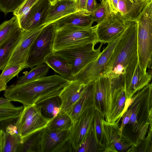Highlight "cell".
<instances>
[{
	"label": "cell",
	"instance_id": "48",
	"mask_svg": "<svg viewBox=\"0 0 152 152\" xmlns=\"http://www.w3.org/2000/svg\"><path fill=\"white\" fill-rule=\"evenodd\" d=\"M70 0V1H76V0Z\"/></svg>",
	"mask_w": 152,
	"mask_h": 152
},
{
	"label": "cell",
	"instance_id": "44",
	"mask_svg": "<svg viewBox=\"0 0 152 152\" xmlns=\"http://www.w3.org/2000/svg\"><path fill=\"white\" fill-rule=\"evenodd\" d=\"M3 132V130L1 128L0 126V152H2Z\"/></svg>",
	"mask_w": 152,
	"mask_h": 152
},
{
	"label": "cell",
	"instance_id": "34",
	"mask_svg": "<svg viewBox=\"0 0 152 152\" xmlns=\"http://www.w3.org/2000/svg\"><path fill=\"white\" fill-rule=\"evenodd\" d=\"M95 10L91 13L94 22L98 24L103 21L107 16L110 11L107 0H102L101 1Z\"/></svg>",
	"mask_w": 152,
	"mask_h": 152
},
{
	"label": "cell",
	"instance_id": "15",
	"mask_svg": "<svg viewBox=\"0 0 152 152\" xmlns=\"http://www.w3.org/2000/svg\"><path fill=\"white\" fill-rule=\"evenodd\" d=\"M51 5L48 0H39L19 22L20 28L23 31H28L42 26Z\"/></svg>",
	"mask_w": 152,
	"mask_h": 152
},
{
	"label": "cell",
	"instance_id": "42",
	"mask_svg": "<svg viewBox=\"0 0 152 152\" xmlns=\"http://www.w3.org/2000/svg\"><path fill=\"white\" fill-rule=\"evenodd\" d=\"M87 0H77L80 10L86 11V7Z\"/></svg>",
	"mask_w": 152,
	"mask_h": 152
},
{
	"label": "cell",
	"instance_id": "35",
	"mask_svg": "<svg viewBox=\"0 0 152 152\" xmlns=\"http://www.w3.org/2000/svg\"><path fill=\"white\" fill-rule=\"evenodd\" d=\"M25 0H0V11L6 15L13 12Z\"/></svg>",
	"mask_w": 152,
	"mask_h": 152
},
{
	"label": "cell",
	"instance_id": "36",
	"mask_svg": "<svg viewBox=\"0 0 152 152\" xmlns=\"http://www.w3.org/2000/svg\"><path fill=\"white\" fill-rule=\"evenodd\" d=\"M39 0H25L13 12L18 18V22L26 15L31 8Z\"/></svg>",
	"mask_w": 152,
	"mask_h": 152
},
{
	"label": "cell",
	"instance_id": "12",
	"mask_svg": "<svg viewBox=\"0 0 152 152\" xmlns=\"http://www.w3.org/2000/svg\"><path fill=\"white\" fill-rule=\"evenodd\" d=\"M104 118H102L101 122L104 152L134 151L130 143L121 139L118 126L119 120L111 123L106 121Z\"/></svg>",
	"mask_w": 152,
	"mask_h": 152
},
{
	"label": "cell",
	"instance_id": "29",
	"mask_svg": "<svg viewBox=\"0 0 152 152\" xmlns=\"http://www.w3.org/2000/svg\"><path fill=\"white\" fill-rule=\"evenodd\" d=\"M73 124V121L67 113L60 112L49 121L46 127L51 130H69Z\"/></svg>",
	"mask_w": 152,
	"mask_h": 152
},
{
	"label": "cell",
	"instance_id": "26",
	"mask_svg": "<svg viewBox=\"0 0 152 152\" xmlns=\"http://www.w3.org/2000/svg\"><path fill=\"white\" fill-rule=\"evenodd\" d=\"M75 152H104V148L100 143L97 136L94 126V120L91 127L82 143Z\"/></svg>",
	"mask_w": 152,
	"mask_h": 152
},
{
	"label": "cell",
	"instance_id": "9",
	"mask_svg": "<svg viewBox=\"0 0 152 152\" xmlns=\"http://www.w3.org/2000/svg\"><path fill=\"white\" fill-rule=\"evenodd\" d=\"M123 33L114 40L107 43V46L101 52L99 57L77 74L74 80H78L85 85L95 81L102 76Z\"/></svg>",
	"mask_w": 152,
	"mask_h": 152
},
{
	"label": "cell",
	"instance_id": "32",
	"mask_svg": "<svg viewBox=\"0 0 152 152\" xmlns=\"http://www.w3.org/2000/svg\"><path fill=\"white\" fill-rule=\"evenodd\" d=\"M20 27L17 18L14 16L0 25V44Z\"/></svg>",
	"mask_w": 152,
	"mask_h": 152
},
{
	"label": "cell",
	"instance_id": "23",
	"mask_svg": "<svg viewBox=\"0 0 152 152\" xmlns=\"http://www.w3.org/2000/svg\"><path fill=\"white\" fill-rule=\"evenodd\" d=\"M152 72L144 71L137 64L130 84L125 91L126 99H130L136 92L149 83Z\"/></svg>",
	"mask_w": 152,
	"mask_h": 152
},
{
	"label": "cell",
	"instance_id": "38",
	"mask_svg": "<svg viewBox=\"0 0 152 152\" xmlns=\"http://www.w3.org/2000/svg\"><path fill=\"white\" fill-rule=\"evenodd\" d=\"M132 113L131 110L127 107L126 110L122 115V123L121 126L119 127L120 133L121 136L123 128L130 120Z\"/></svg>",
	"mask_w": 152,
	"mask_h": 152
},
{
	"label": "cell",
	"instance_id": "37",
	"mask_svg": "<svg viewBox=\"0 0 152 152\" xmlns=\"http://www.w3.org/2000/svg\"><path fill=\"white\" fill-rule=\"evenodd\" d=\"M102 118H104L101 115L98 111L96 110L94 119V126L97 137L100 143L103 146L102 129L101 122V119Z\"/></svg>",
	"mask_w": 152,
	"mask_h": 152
},
{
	"label": "cell",
	"instance_id": "14",
	"mask_svg": "<svg viewBox=\"0 0 152 152\" xmlns=\"http://www.w3.org/2000/svg\"><path fill=\"white\" fill-rule=\"evenodd\" d=\"M44 26H41L30 31H24L20 40L12 53L6 66L19 64L25 65L31 46Z\"/></svg>",
	"mask_w": 152,
	"mask_h": 152
},
{
	"label": "cell",
	"instance_id": "46",
	"mask_svg": "<svg viewBox=\"0 0 152 152\" xmlns=\"http://www.w3.org/2000/svg\"><path fill=\"white\" fill-rule=\"evenodd\" d=\"M50 3L51 5H54L58 0H48Z\"/></svg>",
	"mask_w": 152,
	"mask_h": 152
},
{
	"label": "cell",
	"instance_id": "31",
	"mask_svg": "<svg viewBox=\"0 0 152 152\" xmlns=\"http://www.w3.org/2000/svg\"><path fill=\"white\" fill-rule=\"evenodd\" d=\"M11 102L0 105V123L12 121L19 117L23 106L16 107Z\"/></svg>",
	"mask_w": 152,
	"mask_h": 152
},
{
	"label": "cell",
	"instance_id": "1",
	"mask_svg": "<svg viewBox=\"0 0 152 152\" xmlns=\"http://www.w3.org/2000/svg\"><path fill=\"white\" fill-rule=\"evenodd\" d=\"M137 35V22L127 20L126 27L102 75L121 83L124 91L138 63Z\"/></svg>",
	"mask_w": 152,
	"mask_h": 152
},
{
	"label": "cell",
	"instance_id": "2",
	"mask_svg": "<svg viewBox=\"0 0 152 152\" xmlns=\"http://www.w3.org/2000/svg\"><path fill=\"white\" fill-rule=\"evenodd\" d=\"M126 107L130 109L129 122L123 129L121 139L134 149L144 140L149 127L152 126V84H148L126 99Z\"/></svg>",
	"mask_w": 152,
	"mask_h": 152
},
{
	"label": "cell",
	"instance_id": "6",
	"mask_svg": "<svg viewBox=\"0 0 152 152\" xmlns=\"http://www.w3.org/2000/svg\"><path fill=\"white\" fill-rule=\"evenodd\" d=\"M57 25L55 22L45 26L30 48L25 68H32L44 63L46 58L53 53V46Z\"/></svg>",
	"mask_w": 152,
	"mask_h": 152
},
{
	"label": "cell",
	"instance_id": "41",
	"mask_svg": "<svg viewBox=\"0 0 152 152\" xmlns=\"http://www.w3.org/2000/svg\"><path fill=\"white\" fill-rule=\"evenodd\" d=\"M5 132L11 134L18 133L17 128L15 124H10L8 125L4 130Z\"/></svg>",
	"mask_w": 152,
	"mask_h": 152
},
{
	"label": "cell",
	"instance_id": "13",
	"mask_svg": "<svg viewBox=\"0 0 152 152\" xmlns=\"http://www.w3.org/2000/svg\"><path fill=\"white\" fill-rule=\"evenodd\" d=\"M96 110L94 106L88 107L77 118L70 130L69 139L73 152L82 143L93 123Z\"/></svg>",
	"mask_w": 152,
	"mask_h": 152
},
{
	"label": "cell",
	"instance_id": "19",
	"mask_svg": "<svg viewBox=\"0 0 152 152\" xmlns=\"http://www.w3.org/2000/svg\"><path fill=\"white\" fill-rule=\"evenodd\" d=\"M152 0H137L132 3L129 0H118V12L126 20L137 22Z\"/></svg>",
	"mask_w": 152,
	"mask_h": 152
},
{
	"label": "cell",
	"instance_id": "7",
	"mask_svg": "<svg viewBox=\"0 0 152 152\" xmlns=\"http://www.w3.org/2000/svg\"><path fill=\"white\" fill-rule=\"evenodd\" d=\"M103 44L101 43L96 49L94 48L96 44L90 43L69 47L53 53L62 57L72 65L75 77L88 65L99 57Z\"/></svg>",
	"mask_w": 152,
	"mask_h": 152
},
{
	"label": "cell",
	"instance_id": "25",
	"mask_svg": "<svg viewBox=\"0 0 152 152\" xmlns=\"http://www.w3.org/2000/svg\"><path fill=\"white\" fill-rule=\"evenodd\" d=\"M42 115L50 121L60 113L61 101L59 96L53 97L35 104Z\"/></svg>",
	"mask_w": 152,
	"mask_h": 152
},
{
	"label": "cell",
	"instance_id": "47",
	"mask_svg": "<svg viewBox=\"0 0 152 152\" xmlns=\"http://www.w3.org/2000/svg\"><path fill=\"white\" fill-rule=\"evenodd\" d=\"M130 2H131L132 3H133V2H135V1H137V0H129Z\"/></svg>",
	"mask_w": 152,
	"mask_h": 152
},
{
	"label": "cell",
	"instance_id": "40",
	"mask_svg": "<svg viewBox=\"0 0 152 152\" xmlns=\"http://www.w3.org/2000/svg\"><path fill=\"white\" fill-rule=\"evenodd\" d=\"M107 1L110 11L115 13L118 12V0H107Z\"/></svg>",
	"mask_w": 152,
	"mask_h": 152
},
{
	"label": "cell",
	"instance_id": "4",
	"mask_svg": "<svg viewBox=\"0 0 152 152\" xmlns=\"http://www.w3.org/2000/svg\"><path fill=\"white\" fill-rule=\"evenodd\" d=\"M138 62L146 71L151 67L152 53V2L149 4L137 21Z\"/></svg>",
	"mask_w": 152,
	"mask_h": 152
},
{
	"label": "cell",
	"instance_id": "30",
	"mask_svg": "<svg viewBox=\"0 0 152 152\" xmlns=\"http://www.w3.org/2000/svg\"><path fill=\"white\" fill-rule=\"evenodd\" d=\"M42 130V129L31 134L23 140L21 152H41Z\"/></svg>",
	"mask_w": 152,
	"mask_h": 152
},
{
	"label": "cell",
	"instance_id": "28",
	"mask_svg": "<svg viewBox=\"0 0 152 152\" xmlns=\"http://www.w3.org/2000/svg\"><path fill=\"white\" fill-rule=\"evenodd\" d=\"M3 130L2 152H21L22 143L18 133L11 134Z\"/></svg>",
	"mask_w": 152,
	"mask_h": 152
},
{
	"label": "cell",
	"instance_id": "10",
	"mask_svg": "<svg viewBox=\"0 0 152 152\" xmlns=\"http://www.w3.org/2000/svg\"><path fill=\"white\" fill-rule=\"evenodd\" d=\"M126 20L118 12L111 11L102 22L95 25V31L98 42L108 43L120 36L125 30Z\"/></svg>",
	"mask_w": 152,
	"mask_h": 152
},
{
	"label": "cell",
	"instance_id": "16",
	"mask_svg": "<svg viewBox=\"0 0 152 152\" xmlns=\"http://www.w3.org/2000/svg\"><path fill=\"white\" fill-rule=\"evenodd\" d=\"M110 79L101 76L94 81V107L101 115L105 118L110 105Z\"/></svg>",
	"mask_w": 152,
	"mask_h": 152
},
{
	"label": "cell",
	"instance_id": "33",
	"mask_svg": "<svg viewBox=\"0 0 152 152\" xmlns=\"http://www.w3.org/2000/svg\"><path fill=\"white\" fill-rule=\"evenodd\" d=\"M25 68V65L19 64L6 66L0 75V81L7 84Z\"/></svg>",
	"mask_w": 152,
	"mask_h": 152
},
{
	"label": "cell",
	"instance_id": "43",
	"mask_svg": "<svg viewBox=\"0 0 152 152\" xmlns=\"http://www.w3.org/2000/svg\"><path fill=\"white\" fill-rule=\"evenodd\" d=\"M10 101V100L6 98H0V105L4 104Z\"/></svg>",
	"mask_w": 152,
	"mask_h": 152
},
{
	"label": "cell",
	"instance_id": "49",
	"mask_svg": "<svg viewBox=\"0 0 152 152\" xmlns=\"http://www.w3.org/2000/svg\"><path fill=\"white\" fill-rule=\"evenodd\" d=\"M102 0H100V1H102Z\"/></svg>",
	"mask_w": 152,
	"mask_h": 152
},
{
	"label": "cell",
	"instance_id": "27",
	"mask_svg": "<svg viewBox=\"0 0 152 152\" xmlns=\"http://www.w3.org/2000/svg\"><path fill=\"white\" fill-rule=\"evenodd\" d=\"M49 69L50 67L46 64L42 63L37 65L20 77L15 84H21L42 78L47 75Z\"/></svg>",
	"mask_w": 152,
	"mask_h": 152
},
{
	"label": "cell",
	"instance_id": "39",
	"mask_svg": "<svg viewBox=\"0 0 152 152\" xmlns=\"http://www.w3.org/2000/svg\"><path fill=\"white\" fill-rule=\"evenodd\" d=\"M98 4L96 0H87L86 5V11L91 13L96 9Z\"/></svg>",
	"mask_w": 152,
	"mask_h": 152
},
{
	"label": "cell",
	"instance_id": "24",
	"mask_svg": "<svg viewBox=\"0 0 152 152\" xmlns=\"http://www.w3.org/2000/svg\"><path fill=\"white\" fill-rule=\"evenodd\" d=\"M24 31L19 27L0 44V70H2L20 40Z\"/></svg>",
	"mask_w": 152,
	"mask_h": 152
},
{
	"label": "cell",
	"instance_id": "17",
	"mask_svg": "<svg viewBox=\"0 0 152 152\" xmlns=\"http://www.w3.org/2000/svg\"><path fill=\"white\" fill-rule=\"evenodd\" d=\"M80 10L77 0H58L51 5L42 26H46L74 12Z\"/></svg>",
	"mask_w": 152,
	"mask_h": 152
},
{
	"label": "cell",
	"instance_id": "8",
	"mask_svg": "<svg viewBox=\"0 0 152 152\" xmlns=\"http://www.w3.org/2000/svg\"><path fill=\"white\" fill-rule=\"evenodd\" d=\"M49 122L42 115L35 104L23 106L15 124L22 143L23 140L30 134L46 127Z\"/></svg>",
	"mask_w": 152,
	"mask_h": 152
},
{
	"label": "cell",
	"instance_id": "21",
	"mask_svg": "<svg viewBox=\"0 0 152 152\" xmlns=\"http://www.w3.org/2000/svg\"><path fill=\"white\" fill-rule=\"evenodd\" d=\"M94 22L91 13L80 10L69 14L55 22L57 28L70 26L88 28L92 26Z\"/></svg>",
	"mask_w": 152,
	"mask_h": 152
},
{
	"label": "cell",
	"instance_id": "3",
	"mask_svg": "<svg viewBox=\"0 0 152 152\" xmlns=\"http://www.w3.org/2000/svg\"><path fill=\"white\" fill-rule=\"evenodd\" d=\"M70 81L58 75L45 76L24 84L11 85L7 87L4 95L23 106L31 105L59 96Z\"/></svg>",
	"mask_w": 152,
	"mask_h": 152
},
{
	"label": "cell",
	"instance_id": "5",
	"mask_svg": "<svg viewBox=\"0 0 152 152\" xmlns=\"http://www.w3.org/2000/svg\"><path fill=\"white\" fill-rule=\"evenodd\" d=\"M95 26L88 28L67 26L56 29L53 46V52L69 47L90 43H98Z\"/></svg>",
	"mask_w": 152,
	"mask_h": 152
},
{
	"label": "cell",
	"instance_id": "11",
	"mask_svg": "<svg viewBox=\"0 0 152 152\" xmlns=\"http://www.w3.org/2000/svg\"><path fill=\"white\" fill-rule=\"evenodd\" d=\"M69 130L42 129L41 152H72L73 148L69 140Z\"/></svg>",
	"mask_w": 152,
	"mask_h": 152
},
{
	"label": "cell",
	"instance_id": "22",
	"mask_svg": "<svg viewBox=\"0 0 152 152\" xmlns=\"http://www.w3.org/2000/svg\"><path fill=\"white\" fill-rule=\"evenodd\" d=\"M44 63L61 77L70 81L74 80L72 65L61 56L53 53L46 58Z\"/></svg>",
	"mask_w": 152,
	"mask_h": 152
},
{
	"label": "cell",
	"instance_id": "18",
	"mask_svg": "<svg viewBox=\"0 0 152 152\" xmlns=\"http://www.w3.org/2000/svg\"><path fill=\"white\" fill-rule=\"evenodd\" d=\"M85 85L77 80L70 81L59 95L61 101L60 112L68 113L81 96Z\"/></svg>",
	"mask_w": 152,
	"mask_h": 152
},
{
	"label": "cell",
	"instance_id": "45",
	"mask_svg": "<svg viewBox=\"0 0 152 152\" xmlns=\"http://www.w3.org/2000/svg\"><path fill=\"white\" fill-rule=\"evenodd\" d=\"M7 84L0 81V92L4 91L7 88Z\"/></svg>",
	"mask_w": 152,
	"mask_h": 152
},
{
	"label": "cell",
	"instance_id": "20",
	"mask_svg": "<svg viewBox=\"0 0 152 152\" xmlns=\"http://www.w3.org/2000/svg\"><path fill=\"white\" fill-rule=\"evenodd\" d=\"M94 81L89 82L85 85L81 96L67 113L73 123L86 109L94 106Z\"/></svg>",
	"mask_w": 152,
	"mask_h": 152
}]
</instances>
